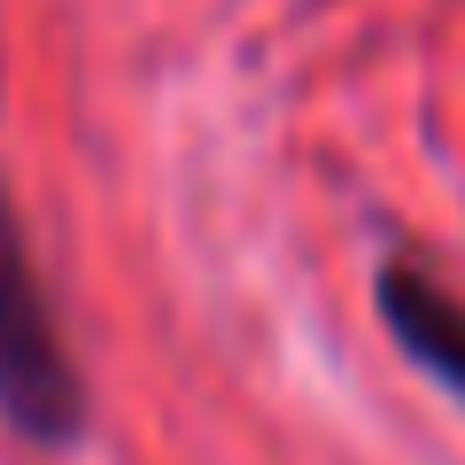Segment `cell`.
Returning a JSON list of instances; mask_svg holds the SVG:
<instances>
[{
    "label": "cell",
    "instance_id": "obj_1",
    "mask_svg": "<svg viewBox=\"0 0 465 465\" xmlns=\"http://www.w3.org/2000/svg\"><path fill=\"white\" fill-rule=\"evenodd\" d=\"M0 419L39 450H70L94 419L85 372L54 326L47 287H39V256H32L8 171H0Z\"/></svg>",
    "mask_w": 465,
    "mask_h": 465
},
{
    "label": "cell",
    "instance_id": "obj_2",
    "mask_svg": "<svg viewBox=\"0 0 465 465\" xmlns=\"http://www.w3.org/2000/svg\"><path fill=\"white\" fill-rule=\"evenodd\" d=\"M372 302H381L388 333L403 341V357L427 365L450 396H465V295H450L411 256H388L381 280H372Z\"/></svg>",
    "mask_w": 465,
    "mask_h": 465
}]
</instances>
